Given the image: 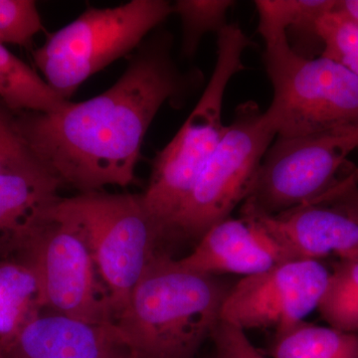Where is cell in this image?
<instances>
[{"label": "cell", "instance_id": "obj_11", "mask_svg": "<svg viewBox=\"0 0 358 358\" xmlns=\"http://www.w3.org/2000/svg\"><path fill=\"white\" fill-rule=\"evenodd\" d=\"M241 218L255 228L278 263L331 256L358 260L355 187L278 215L241 213Z\"/></svg>", "mask_w": 358, "mask_h": 358}, {"label": "cell", "instance_id": "obj_8", "mask_svg": "<svg viewBox=\"0 0 358 358\" xmlns=\"http://www.w3.org/2000/svg\"><path fill=\"white\" fill-rule=\"evenodd\" d=\"M277 136L274 124L254 101L238 106L226 133L176 214L166 241L199 242L211 227L231 217L243 202L264 155Z\"/></svg>", "mask_w": 358, "mask_h": 358}, {"label": "cell", "instance_id": "obj_21", "mask_svg": "<svg viewBox=\"0 0 358 358\" xmlns=\"http://www.w3.org/2000/svg\"><path fill=\"white\" fill-rule=\"evenodd\" d=\"M322 56L331 59L358 77V22L334 9L317 22Z\"/></svg>", "mask_w": 358, "mask_h": 358}, {"label": "cell", "instance_id": "obj_9", "mask_svg": "<svg viewBox=\"0 0 358 358\" xmlns=\"http://www.w3.org/2000/svg\"><path fill=\"white\" fill-rule=\"evenodd\" d=\"M264 155L241 213L278 215L324 196L350 173L348 155L358 148V128L300 136H275Z\"/></svg>", "mask_w": 358, "mask_h": 358}, {"label": "cell", "instance_id": "obj_25", "mask_svg": "<svg viewBox=\"0 0 358 358\" xmlns=\"http://www.w3.org/2000/svg\"><path fill=\"white\" fill-rule=\"evenodd\" d=\"M357 186H358V166L352 167L345 178H341L331 189H329L319 200L329 199V197H333L338 193L350 189V188L357 187Z\"/></svg>", "mask_w": 358, "mask_h": 358}, {"label": "cell", "instance_id": "obj_1", "mask_svg": "<svg viewBox=\"0 0 358 358\" xmlns=\"http://www.w3.org/2000/svg\"><path fill=\"white\" fill-rule=\"evenodd\" d=\"M167 30L150 34L129 56L121 77L100 95L58 112L15 113L14 126L61 185L79 193L134 182L148 129L167 102L185 100L201 78L183 73Z\"/></svg>", "mask_w": 358, "mask_h": 358}, {"label": "cell", "instance_id": "obj_28", "mask_svg": "<svg viewBox=\"0 0 358 358\" xmlns=\"http://www.w3.org/2000/svg\"><path fill=\"white\" fill-rule=\"evenodd\" d=\"M103 358H136L134 357V353L131 352V350L127 345H122L115 348L112 352L109 353L107 357Z\"/></svg>", "mask_w": 358, "mask_h": 358}, {"label": "cell", "instance_id": "obj_27", "mask_svg": "<svg viewBox=\"0 0 358 358\" xmlns=\"http://www.w3.org/2000/svg\"><path fill=\"white\" fill-rule=\"evenodd\" d=\"M334 10L358 22V0H336Z\"/></svg>", "mask_w": 358, "mask_h": 358}, {"label": "cell", "instance_id": "obj_7", "mask_svg": "<svg viewBox=\"0 0 358 358\" xmlns=\"http://www.w3.org/2000/svg\"><path fill=\"white\" fill-rule=\"evenodd\" d=\"M58 201L6 262L32 273L42 308L86 324H115L109 291L86 240L76 223L58 208Z\"/></svg>", "mask_w": 358, "mask_h": 358}, {"label": "cell", "instance_id": "obj_16", "mask_svg": "<svg viewBox=\"0 0 358 358\" xmlns=\"http://www.w3.org/2000/svg\"><path fill=\"white\" fill-rule=\"evenodd\" d=\"M336 0H257L259 14L258 31L261 36L286 32L296 34L298 41L308 42L312 50L322 52L317 34V22L333 10Z\"/></svg>", "mask_w": 358, "mask_h": 358}, {"label": "cell", "instance_id": "obj_20", "mask_svg": "<svg viewBox=\"0 0 358 358\" xmlns=\"http://www.w3.org/2000/svg\"><path fill=\"white\" fill-rule=\"evenodd\" d=\"M235 1L231 0H178L173 2V14L181 22L180 55L194 57L200 42L207 33L218 34L227 22V13Z\"/></svg>", "mask_w": 358, "mask_h": 358}, {"label": "cell", "instance_id": "obj_5", "mask_svg": "<svg viewBox=\"0 0 358 358\" xmlns=\"http://www.w3.org/2000/svg\"><path fill=\"white\" fill-rule=\"evenodd\" d=\"M273 101L265 110L277 136L358 128V77L331 59L299 55L286 32L264 38Z\"/></svg>", "mask_w": 358, "mask_h": 358}, {"label": "cell", "instance_id": "obj_22", "mask_svg": "<svg viewBox=\"0 0 358 358\" xmlns=\"http://www.w3.org/2000/svg\"><path fill=\"white\" fill-rule=\"evenodd\" d=\"M44 25L34 0H0V44L28 46Z\"/></svg>", "mask_w": 358, "mask_h": 358}, {"label": "cell", "instance_id": "obj_15", "mask_svg": "<svg viewBox=\"0 0 358 358\" xmlns=\"http://www.w3.org/2000/svg\"><path fill=\"white\" fill-rule=\"evenodd\" d=\"M0 99L14 113H54L70 101L59 96L36 71L0 44Z\"/></svg>", "mask_w": 358, "mask_h": 358}, {"label": "cell", "instance_id": "obj_4", "mask_svg": "<svg viewBox=\"0 0 358 358\" xmlns=\"http://www.w3.org/2000/svg\"><path fill=\"white\" fill-rule=\"evenodd\" d=\"M173 14L166 0H131L109 8L88 7L32 51L44 81L66 101L85 81L133 54Z\"/></svg>", "mask_w": 358, "mask_h": 358}, {"label": "cell", "instance_id": "obj_14", "mask_svg": "<svg viewBox=\"0 0 358 358\" xmlns=\"http://www.w3.org/2000/svg\"><path fill=\"white\" fill-rule=\"evenodd\" d=\"M61 183L45 166L0 176V263L61 199Z\"/></svg>", "mask_w": 358, "mask_h": 358}, {"label": "cell", "instance_id": "obj_23", "mask_svg": "<svg viewBox=\"0 0 358 358\" xmlns=\"http://www.w3.org/2000/svg\"><path fill=\"white\" fill-rule=\"evenodd\" d=\"M210 338L215 348L214 358H265L254 348L243 329L219 320Z\"/></svg>", "mask_w": 358, "mask_h": 358}, {"label": "cell", "instance_id": "obj_3", "mask_svg": "<svg viewBox=\"0 0 358 358\" xmlns=\"http://www.w3.org/2000/svg\"><path fill=\"white\" fill-rule=\"evenodd\" d=\"M251 44L235 23L218 33L217 57L206 88L173 140L152 162L148 187L141 196L166 242L171 224L226 133L224 95L231 79L246 69L243 55Z\"/></svg>", "mask_w": 358, "mask_h": 358}, {"label": "cell", "instance_id": "obj_18", "mask_svg": "<svg viewBox=\"0 0 358 358\" xmlns=\"http://www.w3.org/2000/svg\"><path fill=\"white\" fill-rule=\"evenodd\" d=\"M42 308L36 279L18 264L0 263V336H9L38 317Z\"/></svg>", "mask_w": 358, "mask_h": 358}, {"label": "cell", "instance_id": "obj_19", "mask_svg": "<svg viewBox=\"0 0 358 358\" xmlns=\"http://www.w3.org/2000/svg\"><path fill=\"white\" fill-rule=\"evenodd\" d=\"M317 308L334 329L358 334V260L334 263Z\"/></svg>", "mask_w": 358, "mask_h": 358}, {"label": "cell", "instance_id": "obj_10", "mask_svg": "<svg viewBox=\"0 0 358 358\" xmlns=\"http://www.w3.org/2000/svg\"><path fill=\"white\" fill-rule=\"evenodd\" d=\"M331 271L320 260L277 264L242 278L224 301L220 319L246 331L274 327L275 334L303 322L317 308Z\"/></svg>", "mask_w": 358, "mask_h": 358}, {"label": "cell", "instance_id": "obj_2", "mask_svg": "<svg viewBox=\"0 0 358 358\" xmlns=\"http://www.w3.org/2000/svg\"><path fill=\"white\" fill-rule=\"evenodd\" d=\"M233 285L155 257L115 320L136 358H195L221 317Z\"/></svg>", "mask_w": 358, "mask_h": 358}, {"label": "cell", "instance_id": "obj_26", "mask_svg": "<svg viewBox=\"0 0 358 358\" xmlns=\"http://www.w3.org/2000/svg\"><path fill=\"white\" fill-rule=\"evenodd\" d=\"M20 134L14 126L13 115L7 114L0 108V143L18 138Z\"/></svg>", "mask_w": 358, "mask_h": 358}, {"label": "cell", "instance_id": "obj_13", "mask_svg": "<svg viewBox=\"0 0 358 358\" xmlns=\"http://www.w3.org/2000/svg\"><path fill=\"white\" fill-rule=\"evenodd\" d=\"M197 243L189 255L176 260L180 267L202 274L232 273L245 278L279 264L255 228L242 218L221 221Z\"/></svg>", "mask_w": 358, "mask_h": 358}, {"label": "cell", "instance_id": "obj_30", "mask_svg": "<svg viewBox=\"0 0 358 358\" xmlns=\"http://www.w3.org/2000/svg\"><path fill=\"white\" fill-rule=\"evenodd\" d=\"M357 199H358V189L357 190Z\"/></svg>", "mask_w": 358, "mask_h": 358}, {"label": "cell", "instance_id": "obj_29", "mask_svg": "<svg viewBox=\"0 0 358 358\" xmlns=\"http://www.w3.org/2000/svg\"><path fill=\"white\" fill-rule=\"evenodd\" d=\"M4 345H6V338L0 336V358H3Z\"/></svg>", "mask_w": 358, "mask_h": 358}, {"label": "cell", "instance_id": "obj_17", "mask_svg": "<svg viewBox=\"0 0 358 358\" xmlns=\"http://www.w3.org/2000/svg\"><path fill=\"white\" fill-rule=\"evenodd\" d=\"M273 358H358V334L301 322L275 334Z\"/></svg>", "mask_w": 358, "mask_h": 358}, {"label": "cell", "instance_id": "obj_24", "mask_svg": "<svg viewBox=\"0 0 358 358\" xmlns=\"http://www.w3.org/2000/svg\"><path fill=\"white\" fill-rule=\"evenodd\" d=\"M44 166L21 136L0 143V176Z\"/></svg>", "mask_w": 358, "mask_h": 358}, {"label": "cell", "instance_id": "obj_6", "mask_svg": "<svg viewBox=\"0 0 358 358\" xmlns=\"http://www.w3.org/2000/svg\"><path fill=\"white\" fill-rule=\"evenodd\" d=\"M57 206L86 240L109 291L115 322L148 264L164 252L159 249L164 234L148 213L141 194L79 193L61 197Z\"/></svg>", "mask_w": 358, "mask_h": 358}, {"label": "cell", "instance_id": "obj_12", "mask_svg": "<svg viewBox=\"0 0 358 358\" xmlns=\"http://www.w3.org/2000/svg\"><path fill=\"white\" fill-rule=\"evenodd\" d=\"M6 338L3 358H103L126 345L115 324H91L58 313L38 315Z\"/></svg>", "mask_w": 358, "mask_h": 358}]
</instances>
